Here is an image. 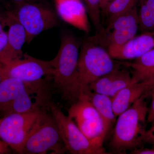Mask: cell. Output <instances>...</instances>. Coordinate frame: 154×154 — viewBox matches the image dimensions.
Here are the masks:
<instances>
[{
	"label": "cell",
	"mask_w": 154,
	"mask_h": 154,
	"mask_svg": "<svg viewBox=\"0 0 154 154\" xmlns=\"http://www.w3.org/2000/svg\"><path fill=\"white\" fill-rule=\"evenodd\" d=\"M148 92L143 94L116 120L110 146L113 152L125 154L143 147L149 107Z\"/></svg>",
	"instance_id": "1"
},
{
	"label": "cell",
	"mask_w": 154,
	"mask_h": 154,
	"mask_svg": "<svg viewBox=\"0 0 154 154\" xmlns=\"http://www.w3.org/2000/svg\"><path fill=\"white\" fill-rule=\"evenodd\" d=\"M79 47L74 36L65 34L61 39L57 55L52 60L53 86L64 99L72 104L76 102L80 96L78 84Z\"/></svg>",
	"instance_id": "2"
},
{
	"label": "cell",
	"mask_w": 154,
	"mask_h": 154,
	"mask_svg": "<svg viewBox=\"0 0 154 154\" xmlns=\"http://www.w3.org/2000/svg\"><path fill=\"white\" fill-rule=\"evenodd\" d=\"M117 66L106 48L88 39L84 42L80 49L78 63L80 95L89 89L90 84Z\"/></svg>",
	"instance_id": "3"
},
{
	"label": "cell",
	"mask_w": 154,
	"mask_h": 154,
	"mask_svg": "<svg viewBox=\"0 0 154 154\" xmlns=\"http://www.w3.org/2000/svg\"><path fill=\"white\" fill-rule=\"evenodd\" d=\"M64 154L67 152L57 125L46 110L42 113L28 135L21 154Z\"/></svg>",
	"instance_id": "4"
},
{
	"label": "cell",
	"mask_w": 154,
	"mask_h": 154,
	"mask_svg": "<svg viewBox=\"0 0 154 154\" xmlns=\"http://www.w3.org/2000/svg\"><path fill=\"white\" fill-rule=\"evenodd\" d=\"M68 115L92 144L105 149L103 143L109 129L102 116L84 94L72 103Z\"/></svg>",
	"instance_id": "5"
},
{
	"label": "cell",
	"mask_w": 154,
	"mask_h": 154,
	"mask_svg": "<svg viewBox=\"0 0 154 154\" xmlns=\"http://www.w3.org/2000/svg\"><path fill=\"white\" fill-rule=\"evenodd\" d=\"M139 28L137 6L111 21L88 39L106 49L120 47L135 37Z\"/></svg>",
	"instance_id": "6"
},
{
	"label": "cell",
	"mask_w": 154,
	"mask_h": 154,
	"mask_svg": "<svg viewBox=\"0 0 154 154\" xmlns=\"http://www.w3.org/2000/svg\"><path fill=\"white\" fill-rule=\"evenodd\" d=\"M48 109L57 125L67 152L72 154H106L105 149L95 146L81 131L74 120L57 105L50 102Z\"/></svg>",
	"instance_id": "7"
},
{
	"label": "cell",
	"mask_w": 154,
	"mask_h": 154,
	"mask_svg": "<svg viewBox=\"0 0 154 154\" xmlns=\"http://www.w3.org/2000/svg\"><path fill=\"white\" fill-rule=\"evenodd\" d=\"M45 109L3 116L0 119V140L21 154L28 135Z\"/></svg>",
	"instance_id": "8"
},
{
	"label": "cell",
	"mask_w": 154,
	"mask_h": 154,
	"mask_svg": "<svg viewBox=\"0 0 154 154\" xmlns=\"http://www.w3.org/2000/svg\"><path fill=\"white\" fill-rule=\"evenodd\" d=\"M13 13L25 29L26 42L28 44L39 33L58 24L57 17L54 11L37 3L19 6Z\"/></svg>",
	"instance_id": "9"
},
{
	"label": "cell",
	"mask_w": 154,
	"mask_h": 154,
	"mask_svg": "<svg viewBox=\"0 0 154 154\" xmlns=\"http://www.w3.org/2000/svg\"><path fill=\"white\" fill-rule=\"evenodd\" d=\"M23 57L5 65L4 79L15 78L30 82L46 79L44 77L51 80L54 73L52 60L38 59L27 53L23 54Z\"/></svg>",
	"instance_id": "10"
},
{
	"label": "cell",
	"mask_w": 154,
	"mask_h": 154,
	"mask_svg": "<svg viewBox=\"0 0 154 154\" xmlns=\"http://www.w3.org/2000/svg\"><path fill=\"white\" fill-rule=\"evenodd\" d=\"M132 83L129 71L117 66L90 84L91 91L113 98L122 89Z\"/></svg>",
	"instance_id": "11"
},
{
	"label": "cell",
	"mask_w": 154,
	"mask_h": 154,
	"mask_svg": "<svg viewBox=\"0 0 154 154\" xmlns=\"http://www.w3.org/2000/svg\"><path fill=\"white\" fill-rule=\"evenodd\" d=\"M57 12L64 22L86 33L91 31L85 5L82 0H54Z\"/></svg>",
	"instance_id": "12"
},
{
	"label": "cell",
	"mask_w": 154,
	"mask_h": 154,
	"mask_svg": "<svg viewBox=\"0 0 154 154\" xmlns=\"http://www.w3.org/2000/svg\"><path fill=\"white\" fill-rule=\"evenodd\" d=\"M154 48V30L144 32L120 47L107 50L113 58L136 59Z\"/></svg>",
	"instance_id": "13"
},
{
	"label": "cell",
	"mask_w": 154,
	"mask_h": 154,
	"mask_svg": "<svg viewBox=\"0 0 154 154\" xmlns=\"http://www.w3.org/2000/svg\"><path fill=\"white\" fill-rule=\"evenodd\" d=\"M152 81H143L132 83L122 89L112 98L113 112L117 117L127 110L143 94L152 89Z\"/></svg>",
	"instance_id": "14"
},
{
	"label": "cell",
	"mask_w": 154,
	"mask_h": 154,
	"mask_svg": "<svg viewBox=\"0 0 154 154\" xmlns=\"http://www.w3.org/2000/svg\"><path fill=\"white\" fill-rule=\"evenodd\" d=\"M6 16L9 29L5 65L12 61L22 58L23 55L22 48L26 40L25 29L13 12L8 13Z\"/></svg>",
	"instance_id": "15"
},
{
	"label": "cell",
	"mask_w": 154,
	"mask_h": 154,
	"mask_svg": "<svg viewBox=\"0 0 154 154\" xmlns=\"http://www.w3.org/2000/svg\"><path fill=\"white\" fill-rule=\"evenodd\" d=\"M32 82L12 78L2 81L0 83V116L9 104L27 90Z\"/></svg>",
	"instance_id": "16"
},
{
	"label": "cell",
	"mask_w": 154,
	"mask_h": 154,
	"mask_svg": "<svg viewBox=\"0 0 154 154\" xmlns=\"http://www.w3.org/2000/svg\"><path fill=\"white\" fill-rule=\"evenodd\" d=\"M81 94L85 95L94 105L105 121L107 128L109 129L111 125L116 121V118L113 112L112 98L98 94L89 88Z\"/></svg>",
	"instance_id": "17"
},
{
	"label": "cell",
	"mask_w": 154,
	"mask_h": 154,
	"mask_svg": "<svg viewBox=\"0 0 154 154\" xmlns=\"http://www.w3.org/2000/svg\"><path fill=\"white\" fill-rule=\"evenodd\" d=\"M138 4L140 29L143 32L154 30V0H140Z\"/></svg>",
	"instance_id": "18"
},
{
	"label": "cell",
	"mask_w": 154,
	"mask_h": 154,
	"mask_svg": "<svg viewBox=\"0 0 154 154\" xmlns=\"http://www.w3.org/2000/svg\"><path fill=\"white\" fill-rule=\"evenodd\" d=\"M140 0H113L102 13L107 19V25L116 17L137 6Z\"/></svg>",
	"instance_id": "19"
},
{
	"label": "cell",
	"mask_w": 154,
	"mask_h": 154,
	"mask_svg": "<svg viewBox=\"0 0 154 154\" xmlns=\"http://www.w3.org/2000/svg\"><path fill=\"white\" fill-rule=\"evenodd\" d=\"M101 1L84 0L88 15L98 32L103 28L101 21V11L100 9Z\"/></svg>",
	"instance_id": "20"
},
{
	"label": "cell",
	"mask_w": 154,
	"mask_h": 154,
	"mask_svg": "<svg viewBox=\"0 0 154 154\" xmlns=\"http://www.w3.org/2000/svg\"><path fill=\"white\" fill-rule=\"evenodd\" d=\"M134 70L154 68V48L136 59L132 63L128 64Z\"/></svg>",
	"instance_id": "21"
},
{
	"label": "cell",
	"mask_w": 154,
	"mask_h": 154,
	"mask_svg": "<svg viewBox=\"0 0 154 154\" xmlns=\"http://www.w3.org/2000/svg\"><path fill=\"white\" fill-rule=\"evenodd\" d=\"M7 25L6 16L0 17V62L5 65L8 46V32L5 30Z\"/></svg>",
	"instance_id": "22"
},
{
	"label": "cell",
	"mask_w": 154,
	"mask_h": 154,
	"mask_svg": "<svg viewBox=\"0 0 154 154\" xmlns=\"http://www.w3.org/2000/svg\"><path fill=\"white\" fill-rule=\"evenodd\" d=\"M143 81L154 82V68L134 70L132 82H138Z\"/></svg>",
	"instance_id": "23"
},
{
	"label": "cell",
	"mask_w": 154,
	"mask_h": 154,
	"mask_svg": "<svg viewBox=\"0 0 154 154\" xmlns=\"http://www.w3.org/2000/svg\"><path fill=\"white\" fill-rule=\"evenodd\" d=\"M149 96L151 97V103L149 107L147 121V123H154V85L150 91H148Z\"/></svg>",
	"instance_id": "24"
},
{
	"label": "cell",
	"mask_w": 154,
	"mask_h": 154,
	"mask_svg": "<svg viewBox=\"0 0 154 154\" xmlns=\"http://www.w3.org/2000/svg\"><path fill=\"white\" fill-rule=\"evenodd\" d=\"M145 144H149L154 146V123L149 129L146 130L145 138Z\"/></svg>",
	"instance_id": "25"
},
{
	"label": "cell",
	"mask_w": 154,
	"mask_h": 154,
	"mask_svg": "<svg viewBox=\"0 0 154 154\" xmlns=\"http://www.w3.org/2000/svg\"><path fill=\"white\" fill-rule=\"evenodd\" d=\"M131 154H154V148H144L143 147L131 152Z\"/></svg>",
	"instance_id": "26"
},
{
	"label": "cell",
	"mask_w": 154,
	"mask_h": 154,
	"mask_svg": "<svg viewBox=\"0 0 154 154\" xmlns=\"http://www.w3.org/2000/svg\"><path fill=\"white\" fill-rule=\"evenodd\" d=\"M40 0H11L16 5V8L25 4L37 3Z\"/></svg>",
	"instance_id": "27"
},
{
	"label": "cell",
	"mask_w": 154,
	"mask_h": 154,
	"mask_svg": "<svg viewBox=\"0 0 154 154\" xmlns=\"http://www.w3.org/2000/svg\"><path fill=\"white\" fill-rule=\"evenodd\" d=\"M113 1V0H101V3H100L101 14L104 11L108 5Z\"/></svg>",
	"instance_id": "28"
},
{
	"label": "cell",
	"mask_w": 154,
	"mask_h": 154,
	"mask_svg": "<svg viewBox=\"0 0 154 154\" xmlns=\"http://www.w3.org/2000/svg\"><path fill=\"white\" fill-rule=\"evenodd\" d=\"M5 64L0 62V83L4 79V68Z\"/></svg>",
	"instance_id": "29"
},
{
	"label": "cell",
	"mask_w": 154,
	"mask_h": 154,
	"mask_svg": "<svg viewBox=\"0 0 154 154\" xmlns=\"http://www.w3.org/2000/svg\"></svg>",
	"instance_id": "30"
}]
</instances>
